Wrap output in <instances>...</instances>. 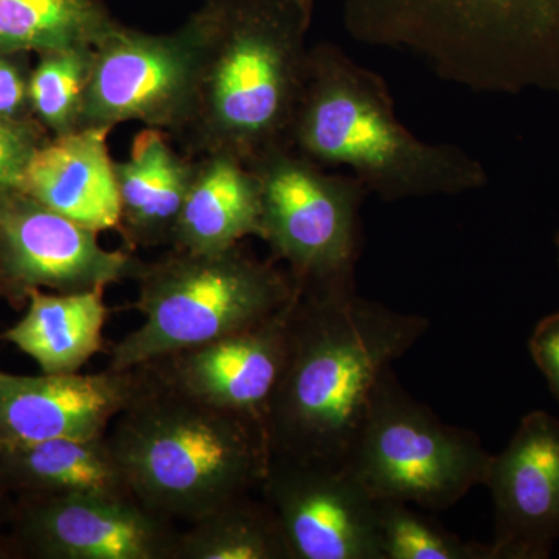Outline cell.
Returning a JSON list of instances; mask_svg holds the SVG:
<instances>
[{
  "label": "cell",
  "mask_w": 559,
  "mask_h": 559,
  "mask_svg": "<svg viewBox=\"0 0 559 559\" xmlns=\"http://www.w3.org/2000/svg\"><path fill=\"white\" fill-rule=\"evenodd\" d=\"M49 138L36 120L0 119V189H21L33 156Z\"/></svg>",
  "instance_id": "cell-25"
},
{
  "label": "cell",
  "mask_w": 559,
  "mask_h": 559,
  "mask_svg": "<svg viewBox=\"0 0 559 559\" xmlns=\"http://www.w3.org/2000/svg\"><path fill=\"white\" fill-rule=\"evenodd\" d=\"M11 509H13V499L10 498L9 492L0 484V543H2L3 533H5L7 525H9Z\"/></svg>",
  "instance_id": "cell-28"
},
{
  "label": "cell",
  "mask_w": 559,
  "mask_h": 559,
  "mask_svg": "<svg viewBox=\"0 0 559 559\" xmlns=\"http://www.w3.org/2000/svg\"><path fill=\"white\" fill-rule=\"evenodd\" d=\"M201 40L200 10L178 31L160 35L119 22L94 47L80 130L112 131L140 121L179 142L193 116Z\"/></svg>",
  "instance_id": "cell-9"
},
{
  "label": "cell",
  "mask_w": 559,
  "mask_h": 559,
  "mask_svg": "<svg viewBox=\"0 0 559 559\" xmlns=\"http://www.w3.org/2000/svg\"><path fill=\"white\" fill-rule=\"evenodd\" d=\"M132 310L143 322L108 349L109 369L131 370L260 325L296 297L288 272L241 245L216 252L173 249L140 260Z\"/></svg>",
  "instance_id": "cell-6"
},
{
  "label": "cell",
  "mask_w": 559,
  "mask_h": 559,
  "mask_svg": "<svg viewBox=\"0 0 559 559\" xmlns=\"http://www.w3.org/2000/svg\"><path fill=\"white\" fill-rule=\"evenodd\" d=\"M382 559H495L491 544L471 543L412 510L377 500Z\"/></svg>",
  "instance_id": "cell-24"
},
{
  "label": "cell",
  "mask_w": 559,
  "mask_h": 559,
  "mask_svg": "<svg viewBox=\"0 0 559 559\" xmlns=\"http://www.w3.org/2000/svg\"><path fill=\"white\" fill-rule=\"evenodd\" d=\"M429 330L356 289L296 294L264 430L275 457L345 465L382 374Z\"/></svg>",
  "instance_id": "cell-1"
},
{
  "label": "cell",
  "mask_w": 559,
  "mask_h": 559,
  "mask_svg": "<svg viewBox=\"0 0 559 559\" xmlns=\"http://www.w3.org/2000/svg\"><path fill=\"white\" fill-rule=\"evenodd\" d=\"M491 459L473 430L441 421L389 369L345 466L374 500L437 511L485 485Z\"/></svg>",
  "instance_id": "cell-7"
},
{
  "label": "cell",
  "mask_w": 559,
  "mask_h": 559,
  "mask_svg": "<svg viewBox=\"0 0 559 559\" xmlns=\"http://www.w3.org/2000/svg\"><path fill=\"white\" fill-rule=\"evenodd\" d=\"M290 146L322 167H345L385 202L457 197L487 186L481 162L412 134L378 73L341 47L316 44Z\"/></svg>",
  "instance_id": "cell-3"
},
{
  "label": "cell",
  "mask_w": 559,
  "mask_h": 559,
  "mask_svg": "<svg viewBox=\"0 0 559 559\" xmlns=\"http://www.w3.org/2000/svg\"><path fill=\"white\" fill-rule=\"evenodd\" d=\"M140 259L109 250L81 226L21 189H0V299L25 307L35 289L91 293L134 278Z\"/></svg>",
  "instance_id": "cell-10"
},
{
  "label": "cell",
  "mask_w": 559,
  "mask_h": 559,
  "mask_svg": "<svg viewBox=\"0 0 559 559\" xmlns=\"http://www.w3.org/2000/svg\"><path fill=\"white\" fill-rule=\"evenodd\" d=\"M28 53L0 50V119L35 120L31 106Z\"/></svg>",
  "instance_id": "cell-26"
},
{
  "label": "cell",
  "mask_w": 559,
  "mask_h": 559,
  "mask_svg": "<svg viewBox=\"0 0 559 559\" xmlns=\"http://www.w3.org/2000/svg\"><path fill=\"white\" fill-rule=\"evenodd\" d=\"M260 234L261 193L252 168L227 153L197 157L170 248L216 252Z\"/></svg>",
  "instance_id": "cell-18"
},
{
  "label": "cell",
  "mask_w": 559,
  "mask_h": 559,
  "mask_svg": "<svg viewBox=\"0 0 559 559\" xmlns=\"http://www.w3.org/2000/svg\"><path fill=\"white\" fill-rule=\"evenodd\" d=\"M179 528L135 498H16L0 543V558L175 559Z\"/></svg>",
  "instance_id": "cell-11"
},
{
  "label": "cell",
  "mask_w": 559,
  "mask_h": 559,
  "mask_svg": "<svg viewBox=\"0 0 559 559\" xmlns=\"http://www.w3.org/2000/svg\"><path fill=\"white\" fill-rule=\"evenodd\" d=\"M530 355L549 382L559 401V311L546 316L533 330L528 341Z\"/></svg>",
  "instance_id": "cell-27"
},
{
  "label": "cell",
  "mask_w": 559,
  "mask_h": 559,
  "mask_svg": "<svg viewBox=\"0 0 559 559\" xmlns=\"http://www.w3.org/2000/svg\"><path fill=\"white\" fill-rule=\"evenodd\" d=\"M175 559L290 557L274 510L260 492H250L179 528Z\"/></svg>",
  "instance_id": "cell-21"
},
{
  "label": "cell",
  "mask_w": 559,
  "mask_h": 559,
  "mask_svg": "<svg viewBox=\"0 0 559 559\" xmlns=\"http://www.w3.org/2000/svg\"><path fill=\"white\" fill-rule=\"evenodd\" d=\"M358 43L484 94H559V0H341Z\"/></svg>",
  "instance_id": "cell-5"
},
{
  "label": "cell",
  "mask_w": 559,
  "mask_h": 559,
  "mask_svg": "<svg viewBox=\"0 0 559 559\" xmlns=\"http://www.w3.org/2000/svg\"><path fill=\"white\" fill-rule=\"evenodd\" d=\"M555 242H557V249H558V261H559V231L557 234V240H555Z\"/></svg>",
  "instance_id": "cell-29"
},
{
  "label": "cell",
  "mask_w": 559,
  "mask_h": 559,
  "mask_svg": "<svg viewBox=\"0 0 559 559\" xmlns=\"http://www.w3.org/2000/svg\"><path fill=\"white\" fill-rule=\"evenodd\" d=\"M92 69L94 47L38 55L31 75L32 116L50 135L80 130Z\"/></svg>",
  "instance_id": "cell-23"
},
{
  "label": "cell",
  "mask_w": 559,
  "mask_h": 559,
  "mask_svg": "<svg viewBox=\"0 0 559 559\" xmlns=\"http://www.w3.org/2000/svg\"><path fill=\"white\" fill-rule=\"evenodd\" d=\"M142 385L140 369L38 377L0 371V444L106 436Z\"/></svg>",
  "instance_id": "cell-15"
},
{
  "label": "cell",
  "mask_w": 559,
  "mask_h": 559,
  "mask_svg": "<svg viewBox=\"0 0 559 559\" xmlns=\"http://www.w3.org/2000/svg\"><path fill=\"white\" fill-rule=\"evenodd\" d=\"M248 165L260 186V240L288 266L297 293L356 289L360 209L369 193L362 182L330 173L289 145Z\"/></svg>",
  "instance_id": "cell-8"
},
{
  "label": "cell",
  "mask_w": 559,
  "mask_h": 559,
  "mask_svg": "<svg viewBox=\"0 0 559 559\" xmlns=\"http://www.w3.org/2000/svg\"><path fill=\"white\" fill-rule=\"evenodd\" d=\"M190 127L191 157L245 160L290 146L307 83L314 0H207Z\"/></svg>",
  "instance_id": "cell-2"
},
{
  "label": "cell",
  "mask_w": 559,
  "mask_h": 559,
  "mask_svg": "<svg viewBox=\"0 0 559 559\" xmlns=\"http://www.w3.org/2000/svg\"><path fill=\"white\" fill-rule=\"evenodd\" d=\"M293 301L260 325L140 367L167 388L257 419L264 428L285 366Z\"/></svg>",
  "instance_id": "cell-14"
},
{
  "label": "cell",
  "mask_w": 559,
  "mask_h": 559,
  "mask_svg": "<svg viewBox=\"0 0 559 559\" xmlns=\"http://www.w3.org/2000/svg\"><path fill=\"white\" fill-rule=\"evenodd\" d=\"M109 308L105 290L50 293L35 289L22 319L0 334L35 360L43 373H76L105 352Z\"/></svg>",
  "instance_id": "cell-20"
},
{
  "label": "cell",
  "mask_w": 559,
  "mask_h": 559,
  "mask_svg": "<svg viewBox=\"0 0 559 559\" xmlns=\"http://www.w3.org/2000/svg\"><path fill=\"white\" fill-rule=\"evenodd\" d=\"M143 385L106 433L132 496L157 516L189 524L240 496L259 492L267 465L266 430L154 381Z\"/></svg>",
  "instance_id": "cell-4"
},
{
  "label": "cell",
  "mask_w": 559,
  "mask_h": 559,
  "mask_svg": "<svg viewBox=\"0 0 559 559\" xmlns=\"http://www.w3.org/2000/svg\"><path fill=\"white\" fill-rule=\"evenodd\" d=\"M170 140L167 132L145 128L132 140L128 159L114 162L120 202L117 231L132 252L171 246L197 157L178 153Z\"/></svg>",
  "instance_id": "cell-17"
},
{
  "label": "cell",
  "mask_w": 559,
  "mask_h": 559,
  "mask_svg": "<svg viewBox=\"0 0 559 559\" xmlns=\"http://www.w3.org/2000/svg\"><path fill=\"white\" fill-rule=\"evenodd\" d=\"M259 492L290 559H382L377 500L347 466L271 455Z\"/></svg>",
  "instance_id": "cell-12"
},
{
  "label": "cell",
  "mask_w": 559,
  "mask_h": 559,
  "mask_svg": "<svg viewBox=\"0 0 559 559\" xmlns=\"http://www.w3.org/2000/svg\"><path fill=\"white\" fill-rule=\"evenodd\" d=\"M0 484L11 499L62 495L134 498L106 436L0 444Z\"/></svg>",
  "instance_id": "cell-19"
},
{
  "label": "cell",
  "mask_w": 559,
  "mask_h": 559,
  "mask_svg": "<svg viewBox=\"0 0 559 559\" xmlns=\"http://www.w3.org/2000/svg\"><path fill=\"white\" fill-rule=\"evenodd\" d=\"M485 487L495 500V559H547L559 539V418L530 412L492 455Z\"/></svg>",
  "instance_id": "cell-13"
},
{
  "label": "cell",
  "mask_w": 559,
  "mask_h": 559,
  "mask_svg": "<svg viewBox=\"0 0 559 559\" xmlns=\"http://www.w3.org/2000/svg\"><path fill=\"white\" fill-rule=\"evenodd\" d=\"M108 130L50 135L36 151L21 190L92 230H119L120 202Z\"/></svg>",
  "instance_id": "cell-16"
},
{
  "label": "cell",
  "mask_w": 559,
  "mask_h": 559,
  "mask_svg": "<svg viewBox=\"0 0 559 559\" xmlns=\"http://www.w3.org/2000/svg\"><path fill=\"white\" fill-rule=\"evenodd\" d=\"M117 24L103 0H0V50L95 47Z\"/></svg>",
  "instance_id": "cell-22"
}]
</instances>
